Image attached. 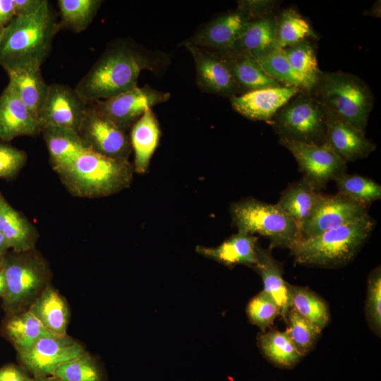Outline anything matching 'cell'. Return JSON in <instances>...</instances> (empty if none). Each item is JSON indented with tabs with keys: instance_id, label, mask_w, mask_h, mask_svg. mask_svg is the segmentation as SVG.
Listing matches in <instances>:
<instances>
[{
	"instance_id": "obj_1",
	"label": "cell",
	"mask_w": 381,
	"mask_h": 381,
	"mask_svg": "<svg viewBox=\"0 0 381 381\" xmlns=\"http://www.w3.org/2000/svg\"><path fill=\"white\" fill-rule=\"evenodd\" d=\"M155 67L146 54L127 42H119L100 56L74 89L89 104L137 87L141 71Z\"/></svg>"
},
{
	"instance_id": "obj_2",
	"label": "cell",
	"mask_w": 381,
	"mask_h": 381,
	"mask_svg": "<svg viewBox=\"0 0 381 381\" xmlns=\"http://www.w3.org/2000/svg\"><path fill=\"white\" fill-rule=\"evenodd\" d=\"M59 29L46 0L35 13L15 17L0 33V66L6 72L41 67Z\"/></svg>"
},
{
	"instance_id": "obj_3",
	"label": "cell",
	"mask_w": 381,
	"mask_h": 381,
	"mask_svg": "<svg viewBox=\"0 0 381 381\" xmlns=\"http://www.w3.org/2000/svg\"><path fill=\"white\" fill-rule=\"evenodd\" d=\"M134 172L126 160L85 150L59 177L72 195L96 198L114 195L129 187Z\"/></svg>"
},
{
	"instance_id": "obj_4",
	"label": "cell",
	"mask_w": 381,
	"mask_h": 381,
	"mask_svg": "<svg viewBox=\"0 0 381 381\" xmlns=\"http://www.w3.org/2000/svg\"><path fill=\"white\" fill-rule=\"evenodd\" d=\"M375 226L369 214L316 236L299 241L291 250L298 264L326 268L349 263L367 241Z\"/></svg>"
},
{
	"instance_id": "obj_5",
	"label": "cell",
	"mask_w": 381,
	"mask_h": 381,
	"mask_svg": "<svg viewBox=\"0 0 381 381\" xmlns=\"http://www.w3.org/2000/svg\"><path fill=\"white\" fill-rule=\"evenodd\" d=\"M316 87L328 111L365 133L374 97L363 80L341 71L322 72Z\"/></svg>"
},
{
	"instance_id": "obj_6",
	"label": "cell",
	"mask_w": 381,
	"mask_h": 381,
	"mask_svg": "<svg viewBox=\"0 0 381 381\" xmlns=\"http://www.w3.org/2000/svg\"><path fill=\"white\" fill-rule=\"evenodd\" d=\"M3 270L6 291L2 307L7 315L28 308L49 284V265L35 248L6 253Z\"/></svg>"
},
{
	"instance_id": "obj_7",
	"label": "cell",
	"mask_w": 381,
	"mask_h": 381,
	"mask_svg": "<svg viewBox=\"0 0 381 381\" xmlns=\"http://www.w3.org/2000/svg\"><path fill=\"white\" fill-rule=\"evenodd\" d=\"M231 214L238 231L263 236L270 248L291 250L301 239L296 224L277 204L248 198L234 203Z\"/></svg>"
},
{
	"instance_id": "obj_8",
	"label": "cell",
	"mask_w": 381,
	"mask_h": 381,
	"mask_svg": "<svg viewBox=\"0 0 381 381\" xmlns=\"http://www.w3.org/2000/svg\"><path fill=\"white\" fill-rule=\"evenodd\" d=\"M298 93L276 113L273 128L279 138L324 145L327 110L318 98Z\"/></svg>"
},
{
	"instance_id": "obj_9",
	"label": "cell",
	"mask_w": 381,
	"mask_h": 381,
	"mask_svg": "<svg viewBox=\"0 0 381 381\" xmlns=\"http://www.w3.org/2000/svg\"><path fill=\"white\" fill-rule=\"evenodd\" d=\"M279 143L291 152L303 177L320 192L330 181L346 173V163L326 145H309L279 138Z\"/></svg>"
},
{
	"instance_id": "obj_10",
	"label": "cell",
	"mask_w": 381,
	"mask_h": 381,
	"mask_svg": "<svg viewBox=\"0 0 381 381\" xmlns=\"http://www.w3.org/2000/svg\"><path fill=\"white\" fill-rule=\"evenodd\" d=\"M169 97V92L158 91L149 86L137 87L115 97L97 100L89 106L100 116L126 131L148 109L167 101Z\"/></svg>"
},
{
	"instance_id": "obj_11",
	"label": "cell",
	"mask_w": 381,
	"mask_h": 381,
	"mask_svg": "<svg viewBox=\"0 0 381 381\" xmlns=\"http://www.w3.org/2000/svg\"><path fill=\"white\" fill-rule=\"evenodd\" d=\"M77 133L87 150L116 159L128 160L132 150L130 136L95 112L89 104Z\"/></svg>"
},
{
	"instance_id": "obj_12",
	"label": "cell",
	"mask_w": 381,
	"mask_h": 381,
	"mask_svg": "<svg viewBox=\"0 0 381 381\" xmlns=\"http://www.w3.org/2000/svg\"><path fill=\"white\" fill-rule=\"evenodd\" d=\"M368 206L339 193L334 195L321 193L310 215L301 229V240L357 221L368 214Z\"/></svg>"
},
{
	"instance_id": "obj_13",
	"label": "cell",
	"mask_w": 381,
	"mask_h": 381,
	"mask_svg": "<svg viewBox=\"0 0 381 381\" xmlns=\"http://www.w3.org/2000/svg\"><path fill=\"white\" fill-rule=\"evenodd\" d=\"M86 351L67 334H51L39 339L28 350L17 353L21 365L33 376L51 375L57 366Z\"/></svg>"
},
{
	"instance_id": "obj_14",
	"label": "cell",
	"mask_w": 381,
	"mask_h": 381,
	"mask_svg": "<svg viewBox=\"0 0 381 381\" xmlns=\"http://www.w3.org/2000/svg\"><path fill=\"white\" fill-rule=\"evenodd\" d=\"M88 104L75 89L63 84L49 85L48 95L38 118L40 129L58 127L78 132Z\"/></svg>"
},
{
	"instance_id": "obj_15",
	"label": "cell",
	"mask_w": 381,
	"mask_h": 381,
	"mask_svg": "<svg viewBox=\"0 0 381 381\" xmlns=\"http://www.w3.org/2000/svg\"><path fill=\"white\" fill-rule=\"evenodd\" d=\"M251 20L238 9L210 22L189 40L193 44L220 56L234 53L236 43Z\"/></svg>"
},
{
	"instance_id": "obj_16",
	"label": "cell",
	"mask_w": 381,
	"mask_h": 381,
	"mask_svg": "<svg viewBox=\"0 0 381 381\" xmlns=\"http://www.w3.org/2000/svg\"><path fill=\"white\" fill-rule=\"evenodd\" d=\"M184 45L193 57L196 82L202 91L229 97L241 93L220 56L190 41H186Z\"/></svg>"
},
{
	"instance_id": "obj_17",
	"label": "cell",
	"mask_w": 381,
	"mask_h": 381,
	"mask_svg": "<svg viewBox=\"0 0 381 381\" xmlns=\"http://www.w3.org/2000/svg\"><path fill=\"white\" fill-rule=\"evenodd\" d=\"M301 91L298 87L281 85L255 90L229 98L233 109L242 116L253 121L271 122L276 113Z\"/></svg>"
},
{
	"instance_id": "obj_18",
	"label": "cell",
	"mask_w": 381,
	"mask_h": 381,
	"mask_svg": "<svg viewBox=\"0 0 381 381\" xmlns=\"http://www.w3.org/2000/svg\"><path fill=\"white\" fill-rule=\"evenodd\" d=\"M326 128L324 145L346 163L366 158L376 148V145L363 133L328 110Z\"/></svg>"
},
{
	"instance_id": "obj_19",
	"label": "cell",
	"mask_w": 381,
	"mask_h": 381,
	"mask_svg": "<svg viewBox=\"0 0 381 381\" xmlns=\"http://www.w3.org/2000/svg\"><path fill=\"white\" fill-rule=\"evenodd\" d=\"M41 133L40 124L9 85L0 95V140L9 142L19 136Z\"/></svg>"
},
{
	"instance_id": "obj_20",
	"label": "cell",
	"mask_w": 381,
	"mask_h": 381,
	"mask_svg": "<svg viewBox=\"0 0 381 381\" xmlns=\"http://www.w3.org/2000/svg\"><path fill=\"white\" fill-rule=\"evenodd\" d=\"M258 237L238 231L217 247L197 246L196 251L230 268L237 265L254 267L257 262Z\"/></svg>"
},
{
	"instance_id": "obj_21",
	"label": "cell",
	"mask_w": 381,
	"mask_h": 381,
	"mask_svg": "<svg viewBox=\"0 0 381 381\" xmlns=\"http://www.w3.org/2000/svg\"><path fill=\"white\" fill-rule=\"evenodd\" d=\"M52 334H66L70 311L65 298L49 283L28 308Z\"/></svg>"
},
{
	"instance_id": "obj_22",
	"label": "cell",
	"mask_w": 381,
	"mask_h": 381,
	"mask_svg": "<svg viewBox=\"0 0 381 381\" xmlns=\"http://www.w3.org/2000/svg\"><path fill=\"white\" fill-rule=\"evenodd\" d=\"M7 74L8 84L38 121L49 89V85L42 76L40 67L20 68L8 71Z\"/></svg>"
},
{
	"instance_id": "obj_23",
	"label": "cell",
	"mask_w": 381,
	"mask_h": 381,
	"mask_svg": "<svg viewBox=\"0 0 381 381\" xmlns=\"http://www.w3.org/2000/svg\"><path fill=\"white\" fill-rule=\"evenodd\" d=\"M0 232L13 252L35 248L38 239L35 226L21 212L16 210L0 194Z\"/></svg>"
},
{
	"instance_id": "obj_24",
	"label": "cell",
	"mask_w": 381,
	"mask_h": 381,
	"mask_svg": "<svg viewBox=\"0 0 381 381\" xmlns=\"http://www.w3.org/2000/svg\"><path fill=\"white\" fill-rule=\"evenodd\" d=\"M53 170L57 174L68 168L86 149L73 130L47 127L41 129Z\"/></svg>"
},
{
	"instance_id": "obj_25",
	"label": "cell",
	"mask_w": 381,
	"mask_h": 381,
	"mask_svg": "<svg viewBox=\"0 0 381 381\" xmlns=\"http://www.w3.org/2000/svg\"><path fill=\"white\" fill-rule=\"evenodd\" d=\"M160 136L158 121L152 109H148L131 127L130 140L134 151V171H147L150 159L155 151Z\"/></svg>"
},
{
	"instance_id": "obj_26",
	"label": "cell",
	"mask_w": 381,
	"mask_h": 381,
	"mask_svg": "<svg viewBox=\"0 0 381 381\" xmlns=\"http://www.w3.org/2000/svg\"><path fill=\"white\" fill-rule=\"evenodd\" d=\"M220 56L241 92L283 85L265 73L257 61L248 54L234 52Z\"/></svg>"
},
{
	"instance_id": "obj_27",
	"label": "cell",
	"mask_w": 381,
	"mask_h": 381,
	"mask_svg": "<svg viewBox=\"0 0 381 381\" xmlns=\"http://www.w3.org/2000/svg\"><path fill=\"white\" fill-rule=\"evenodd\" d=\"M276 48H278L277 21L267 16L248 23L236 43L234 52L246 54L258 60Z\"/></svg>"
},
{
	"instance_id": "obj_28",
	"label": "cell",
	"mask_w": 381,
	"mask_h": 381,
	"mask_svg": "<svg viewBox=\"0 0 381 381\" xmlns=\"http://www.w3.org/2000/svg\"><path fill=\"white\" fill-rule=\"evenodd\" d=\"M253 268L262 278V291L277 303L280 308V315L286 320L291 302L288 282L283 278L281 265L273 258L270 250L258 246L257 262Z\"/></svg>"
},
{
	"instance_id": "obj_29",
	"label": "cell",
	"mask_w": 381,
	"mask_h": 381,
	"mask_svg": "<svg viewBox=\"0 0 381 381\" xmlns=\"http://www.w3.org/2000/svg\"><path fill=\"white\" fill-rule=\"evenodd\" d=\"M320 194L303 176L289 185L282 193L277 205L294 222L301 233L303 224L310 215Z\"/></svg>"
},
{
	"instance_id": "obj_30",
	"label": "cell",
	"mask_w": 381,
	"mask_h": 381,
	"mask_svg": "<svg viewBox=\"0 0 381 381\" xmlns=\"http://www.w3.org/2000/svg\"><path fill=\"white\" fill-rule=\"evenodd\" d=\"M3 332L17 353L28 350L41 337L53 334L28 309L8 315Z\"/></svg>"
},
{
	"instance_id": "obj_31",
	"label": "cell",
	"mask_w": 381,
	"mask_h": 381,
	"mask_svg": "<svg viewBox=\"0 0 381 381\" xmlns=\"http://www.w3.org/2000/svg\"><path fill=\"white\" fill-rule=\"evenodd\" d=\"M258 344L263 356L272 364L280 368H293L304 356L285 331H263L258 337Z\"/></svg>"
},
{
	"instance_id": "obj_32",
	"label": "cell",
	"mask_w": 381,
	"mask_h": 381,
	"mask_svg": "<svg viewBox=\"0 0 381 381\" xmlns=\"http://www.w3.org/2000/svg\"><path fill=\"white\" fill-rule=\"evenodd\" d=\"M287 285L291 308L322 330L330 320L328 303L308 287Z\"/></svg>"
},
{
	"instance_id": "obj_33",
	"label": "cell",
	"mask_w": 381,
	"mask_h": 381,
	"mask_svg": "<svg viewBox=\"0 0 381 381\" xmlns=\"http://www.w3.org/2000/svg\"><path fill=\"white\" fill-rule=\"evenodd\" d=\"M283 49L294 72L303 83L305 90L315 88L322 72L311 44L304 40Z\"/></svg>"
},
{
	"instance_id": "obj_34",
	"label": "cell",
	"mask_w": 381,
	"mask_h": 381,
	"mask_svg": "<svg viewBox=\"0 0 381 381\" xmlns=\"http://www.w3.org/2000/svg\"><path fill=\"white\" fill-rule=\"evenodd\" d=\"M102 1L59 0L60 29L66 28L75 32L85 30L93 20Z\"/></svg>"
},
{
	"instance_id": "obj_35",
	"label": "cell",
	"mask_w": 381,
	"mask_h": 381,
	"mask_svg": "<svg viewBox=\"0 0 381 381\" xmlns=\"http://www.w3.org/2000/svg\"><path fill=\"white\" fill-rule=\"evenodd\" d=\"M59 381H106V373L91 354L81 356L61 363L52 374Z\"/></svg>"
},
{
	"instance_id": "obj_36",
	"label": "cell",
	"mask_w": 381,
	"mask_h": 381,
	"mask_svg": "<svg viewBox=\"0 0 381 381\" xmlns=\"http://www.w3.org/2000/svg\"><path fill=\"white\" fill-rule=\"evenodd\" d=\"M334 181L339 193L358 203L369 206L381 199V186L368 177L345 173Z\"/></svg>"
},
{
	"instance_id": "obj_37",
	"label": "cell",
	"mask_w": 381,
	"mask_h": 381,
	"mask_svg": "<svg viewBox=\"0 0 381 381\" xmlns=\"http://www.w3.org/2000/svg\"><path fill=\"white\" fill-rule=\"evenodd\" d=\"M313 35V32L306 20L292 9L284 11L277 21L278 48L285 49Z\"/></svg>"
},
{
	"instance_id": "obj_38",
	"label": "cell",
	"mask_w": 381,
	"mask_h": 381,
	"mask_svg": "<svg viewBox=\"0 0 381 381\" xmlns=\"http://www.w3.org/2000/svg\"><path fill=\"white\" fill-rule=\"evenodd\" d=\"M256 61L265 73L282 85L305 90L303 83L294 72L283 49L276 48Z\"/></svg>"
},
{
	"instance_id": "obj_39",
	"label": "cell",
	"mask_w": 381,
	"mask_h": 381,
	"mask_svg": "<svg viewBox=\"0 0 381 381\" xmlns=\"http://www.w3.org/2000/svg\"><path fill=\"white\" fill-rule=\"evenodd\" d=\"M285 321L287 322L285 332L298 350L305 356L316 344L322 329L292 308L288 311Z\"/></svg>"
},
{
	"instance_id": "obj_40",
	"label": "cell",
	"mask_w": 381,
	"mask_h": 381,
	"mask_svg": "<svg viewBox=\"0 0 381 381\" xmlns=\"http://www.w3.org/2000/svg\"><path fill=\"white\" fill-rule=\"evenodd\" d=\"M246 314L249 322L263 332L280 315V308L272 297L262 291L249 301Z\"/></svg>"
},
{
	"instance_id": "obj_41",
	"label": "cell",
	"mask_w": 381,
	"mask_h": 381,
	"mask_svg": "<svg viewBox=\"0 0 381 381\" xmlns=\"http://www.w3.org/2000/svg\"><path fill=\"white\" fill-rule=\"evenodd\" d=\"M365 317L370 329L379 337L381 333V269L377 267L368 277Z\"/></svg>"
},
{
	"instance_id": "obj_42",
	"label": "cell",
	"mask_w": 381,
	"mask_h": 381,
	"mask_svg": "<svg viewBox=\"0 0 381 381\" xmlns=\"http://www.w3.org/2000/svg\"><path fill=\"white\" fill-rule=\"evenodd\" d=\"M27 159L25 151L0 142V178L6 180L16 178Z\"/></svg>"
},
{
	"instance_id": "obj_43",
	"label": "cell",
	"mask_w": 381,
	"mask_h": 381,
	"mask_svg": "<svg viewBox=\"0 0 381 381\" xmlns=\"http://www.w3.org/2000/svg\"><path fill=\"white\" fill-rule=\"evenodd\" d=\"M275 4V1L270 0L242 1L238 9L246 13L252 20L267 16Z\"/></svg>"
},
{
	"instance_id": "obj_44",
	"label": "cell",
	"mask_w": 381,
	"mask_h": 381,
	"mask_svg": "<svg viewBox=\"0 0 381 381\" xmlns=\"http://www.w3.org/2000/svg\"><path fill=\"white\" fill-rule=\"evenodd\" d=\"M23 368L9 363L0 368V381H30L31 377Z\"/></svg>"
},
{
	"instance_id": "obj_45",
	"label": "cell",
	"mask_w": 381,
	"mask_h": 381,
	"mask_svg": "<svg viewBox=\"0 0 381 381\" xmlns=\"http://www.w3.org/2000/svg\"><path fill=\"white\" fill-rule=\"evenodd\" d=\"M15 17L14 0H0V33Z\"/></svg>"
},
{
	"instance_id": "obj_46",
	"label": "cell",
	"mask_w": 381,
	"mask_h": 381,
	"mask_svg": "<svg viewBox=\"0 0 381 381\" xmlns=\"http://www.w3.org/2000/svg\"><path fill=\"white\" fill-rule=\"evenodd\" d=\"M44 0H14L16 16H28L35 13Z\"/></svg>"
},
{
	"instance_id": "obj_47",
	"label": "cell",
	"mask_w": 381,
	"mask_h": 381,
	"mask_svg": "<svg viewBox=\"0 0 381 381\" xmlns=\"http://www.w3.org/2000/svg\"><path fill=\"white\" fill-rule=\"evenodd\" d=\"M9 246L2 235V234L0 232V255H5L8 253V250L9 249Z\"/></svg>"
},
{
	"instance_id": "obj_48",
	"label": "cell",
	"mask_w": 381,
	"mask_h": 381,
	"mask_svg": "<svg viewBox=\"0 0 381 381\" xmlns=\"http://www.w3.org/2000/svg\"><path fill=\"white\" fill-rule=\"evenodd\" d=\"M6 291V279L3 267L0 269V298H2Z\"/></svg>"
},
{
	"instance_id": "obj_49",
	"label": "cell",
	"mask_w": 381,
	"mask_h": 381,
	"mask_svg": "<svg viewBox=\"0 0 381 381\" xmlns=\"http://www.w3.org/2000/svg\"><path fill=\"white\" fill-rule=\"evenodd\" d=\"M30 381H59L54 376L45 375V376H33Z\"/></svg>"
},
{
	"instance_id": "obj_50",
	"label": "cell",
	"mask_w": 381,
	"mask_h": 381,
	"mask_svg": "<svg viewBox=\"0 0 381 381\" xmlns=\"http://www.w3.org/2000/svg\"><path fill=\"white\" fill-rule=\"evenodd\" d=\"M5 255H0V269L3 267Z\"/></svg>"
},
{
	"instance_id": "obj_51",
	"label": "cell",
	"mask_w": 381,
	"mask_h": 381,
	"mask_svg": "<svg viewBox=\"0 0 381 381\" xmlns=\"http://www.w3.org/2000/svg\"><path fill=\"white\" fill-rule=\"evenodd\" d=\"M0 194H1V193H0Z\"/></svg>"
}]
</instances>
